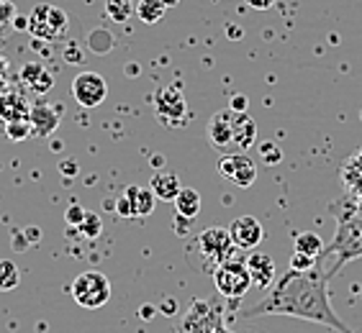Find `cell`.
Segmentation results:
<instances>
[{
  "instance_id": "cb8c5ba5",
  "label": "cell",
  "mask_w": 362,
  "mask_h": 333,
  "mask_svg": "<svg viewBox=\"0 0 362 333\" xmlns=\"http://www.w3.org/2000/svg\"><path fill=\"white\" fill-rule=\"evenodd\" d=\"M134 6H136L134 0H105V13L111 16L113 21L124 23L134 13Z\"/></svg>"
},
{
  "instance_id": "e575fe53",
  "label": "cell",
  "mask_w": 362,
  "mask_h": 333,
  "mask_svg": "<svg viewBox=\"0 0 362 333\" xmlns=\"http://www.w3.org/2000/svg\"><path fill=\"white\" fill-rule=\"evenodd\" d=\"M59 169H62V172H77V164H72V162H70V164H67V162H62V164H59Z\"/></svg>"
},
{
  "instance_id": "8992f818",
  "label": "cell",
  "mask_w": 362,
  "mask_h": 333,
  "mask_svg": "<svg viewBox=\"0 0 362 333\" xmlns=\"http://www.w3.org/2000/svg\"><path fill=\"white\" fill-rule=\"evenodd\" d=\"M67 26H70V21H67V13L62 8L47 6V3L36 6L28 16V31L42 42H59L67 34Z\"/></svg>"
},
{
  "instance_id": "4316f807",
  "label": "cell",
  "mask_w": 362,
  "mask_h": 333,
  "mask_svg": "<svg viewBox=\"0 0 362 333\" xmlns=\"http://www.w3.org/2000/svg\"><path fill=\"white\" fill-rule=\"evenodd\" d=\"M319 267V257H308V254H300V251H293L291 257V270L298 272H311Z\"/></svg>"
},
{
  "instance_id": "484cf974",
  "label": "cell",
  "mask_w": 362,
  "mask_h": 333,
  "mask_svg": "<svg viewBox=\"0 0 362 333\" xmlns=\"http://www.w3.org/2000/svg\"><path fill=\"white\" fill-rule=\"evenodd\" d=\"M77 229H80V234H83V236L95 238V236H100V229H103V223H100V218H98L95 213H85L83 223H80Z\"/></svg>"
},
{
  "instance_id": "8d00e7d4",
  "label": "cell",
  "mask_w": 362,
  "mask_h": 333,
  "mask_svg": "<svg viewBox=\"0 0 362 333\" xmlns=\"http://www.w3.org/2000/svg\"><path fill=\"white\" fill-rule=\"evenodd\" d=\"M64 59H67V62H80V59H83V56L77 54V49H72V52H70V56H64Z\"/></svg>"
},
{
  "instance_id": "f35d334b",
  "label": "cell",
  "mask_w": 362,
  "mask_h": 333,
  "mask_svg": "<svg viewBox=\"0 0 362 333\" xmlns=\"http://www.w3.org/2000/svg\"><path fill=\"white\" fill-rule=\"evenodd\" d=\"M206 333H229V331H226V326H223V323H218V326L209 328V331H206Z\"/></svg>"
},
{
  "instance_id": "83f0119b",
  "label": "cell",
  "mask_w": 362,
  "mask_h": 333,
  "mask_svg": "<svg viewBox=\"0 0 362 333\" xmlns=\"http://www.w3.org/2000/svg\"><path fill=\"white\" fill-rule=\"evenodd\" d=\"M31 131H34V126H31V121H28V119L8 123V136H11L13 141H23Z\"/></svg>"
},
{
  "instance_id": "8fae6325",
  "label": "cell",
  "mask_w": 362,
  "mask_h": 333,
  "mask_svg": "<svg viewBox=\"0 0 362 333\" xmlns=\"http://www.w3.org/2000/svg\"><path fill=\"white\" fill-rule=\"evenodd\" d=\"M206 136H209L211 146L221 154L234 152V111L223 108V111L214 113L206 126Z\"/></svg>"
},
{
  "instance_id": "ffe728a7",
  "label": "cell",
  "mask_w": 362,
  "mask_h": 333,
  "mask_svg": "<svg viewBox=\"0 0 362 333\" xmlns=\"http://www.w3.org/2000/svg\"><path fill=\"white\" fill-rule=\"evenodd\" d=\"M175 205V213L185 215V218H195V215L201 213V195H198V190L193 188H180V193H177V198L173 200Z\"/></svg>"
},
{
  "instance_id": "ab89813d",
  "label": "cell",
  "mask_w": 362,
  "mask_h": 333,
  "mask_svg": "<svg viewBox=\"0 0 362 333\" xmlns=\"http://www.w3.org/2000/svg\"><path fill=\"white\" fill-rule=\"evenodd\" d=\"M152 308H141V315H144V318H149V315H152Z\"/></svg>"
},
{
  "instance_id": "30bf717a",
  "label": "cell",
  "mask_w": 362,
  "mask_h": 333,
  "mask_svg": "<svg viewBox=\"0 0 362 333\" xmlns=\"http://www.w3.org/2000/svg\"><path fill=\"white\" fill-rule=\"evenodd\" d=\"M72 97L83 108H95L108 97V85L98 72H80L72 80Z\"/></svg>"
},
{
  "instance_id": "f1b7e54d",
  "label": "cell",
  "mask_w": 362,
  "mask_h": 333,
  "mask_svg": "<svg viewBox=\"0 0 362 333\" xmlns=\"http://www.w3.org/2000/svg\"><path fill=\"white\" fill-rule=\"evenodd\" d=\"M190 226H193V218H185V215L175 213L173 229H175V234H177V236H188V234H190Z\"/></svg>"
},
{
  "instance_id": "836d02e7",
  "label": "cell",
  "mask_w": 362,
  "mask_h": 333,
  "mask_svg": "<svg viewBox=\"0 0 362 333\" xmlns=\"http://www.w3.org/2000/svg\"><path fill=\"white\" fill-rule=\"evenodd\" d=\"M231 111H247V95H234L229 103Z\"/></svg>"
},
{
  "instance_id": "3957f363",
  "label": "cell",
  "mask_w": 362,
  "mask_h": 333,
  "mask_svg": "<svg viewBox=\"0 0 362 333\" xmlns=\"http://www.w3.org/2000/svg\"><path fill=\"white\" fill-rule=\"evenodd\" d=\"M214 285L226 300H242L252 287L247 259H226L214 270Z\"/></svg>"
},
{
  "instance_id": "d6a6232c",
  "label": "cell",
  "mask_w": 362,
  "mask_h": 333,
  "mask_svg": "<svg viewBox=\"0 0 362 333\" xmlns=\"http://www.w3.org/2000/svg\"><path fill=\"white\" fill-rule=\"evenodd\" d=\"M275 3H278V0H247V6L255 8V11H270Z\"/></svg>"
},
{
  "instance_id": "5b68a950",
  "label": "cell",
  "mask_w": 362,
  "mask_h": 333,
  "mask_svg": "<svg viewBox=\"0 0 362 333\" xmlns=\"http://www.w3.org/2000/svg\"><path fill=\"white\" fill-rule=\"evenodd\" d=\"M154 113H157V121L168 128L188 126V100L182 95L180 85L175 83L154 92Z\"/></svg>"
},
{
  "instance_id": "d590c367",
  "label": "cell",
  "mask_w": 362,
  "mask_h": 333,
  "mask_svg": "<svg viewBox=\"0 0 362 333\" xmlns=\"http://www.w3.org/2000/svg\"><path fill=\"white\" fill-rule=\"evenodd\" d=\"M229 39H234V42H237V39H242V28H234V26H229Z\"/></svg>"
},
{
  "instance_id": "d4e9b609",
  "label": "cell",
  "mask_w": 362,
  "mask_h": 333,
  "mask_svg": "<svg viewBox=\"0 0 362 333\" xmlns=\"http://www.w3.org/2000/svg\"><path fill=\"white\" fill-rule=\"evenodd\" d=\"M257 149H259V162H262V164L275 166L283 162V149H280L278 141H259Z\"/></svg>"
},
{
  "instance_id": "2e32d148",
  "label": "cell",
  "mask_w": 362,
  "mask_h": 333,
  "mask_svg": "<svg viewBox=\"0 0 362 333\" xmlns=\"http://www.w3.org/2000/svg\"><path fill=\"white\" fill-rule=\"evenodd\" d=\"M339 180L344 182L347 193L360 195L362 193V149H357L339 169Z\"/></svg>"
},
{
  "instance_id": "603a6c76",
  "label": "cell",
  "mask_w": 362,
  "mask_h": 333,
  "mask_svg": "<svg viewBox=\"0 0 362 333\" xmlns=\"http://www.w3.org/2000/svg\"><path fill=\"white\" fill-rule=\"evenodd\" d=\"M21 282V274H18V267L11 259H0V292H11L13 287H18Z\"/></svg>"
},
{
  "instance_id": "44dd1931",
  "label": "cell",
  "mask_w": 362,
  "mask_h": 333,
  "mask_svg": "<svg viewBox=\"0 0 362 333\" xmlns=\"http://www.w3.org/2000/svg\"><path fill=\"white\" fill-rule=\"evenodd\" d=\"M168 8H170L168 0H136L134 11H136V16H139L144 23H157L165 18Z\"/></svg>"
},
{
  "instance_id": "74e56055",
  "label": "cell",
  "mask_w": 362,
  "mask_h": 333,
  "mask_svg": "<svg viewBox=\"0 0 362 333\" xmlns=\"http://www.w3.org/2000/svg\"><path fill=\"white\" fill-rule=\"evenodd\" d=\"M165 164V157H162V154H154L152 157V166H162Z\"/></svg>"
},
{
  "instance_id": "9a60e30c",
  "label": "cell",
  "mask_w": 362,
  "mask_h": 333,
  "mask_svg": "<svg viewBox=\"0 0 362 333\" xmlns=\"http://www.w3.org/2000/svg\"><path fill=\"white\" fill-rule=\"evenodd\" d=\"M21 80L36 92V95H44L47 90L54 87V75H52V72L39 62H28L21 70Z\"/></svg>"
},
{
  "instance_id": "ac0fdd59",
  "label": "cell",
  "mask_w": 362,
  "mask_h": 333,
  "mask_svg": "<svg viewBox=\"0 0 362 333\" xmlns=\"http://www.w3.org/2000/svg\"><path fill=\"white\" fill-rule=\"evenodd\" d=\"M28 103L23 100L18 92H6V95H0V121H6V123H13V121H21L28 119Z\"/></svg>"
},
{
  "instance_id": "60d3db41",
  "label": "cell",
  "mask_w": 362,
  "mask_h": 333,
  "mask_svg": "<svg viewBox=\"0 0 362 333\" xmlns=\"http://www.w3.org/2000/svg\"><path fill=\"white\" fill-rule=\"evenodd\" d=\"M177 3H180V0H168V6H177Z\"/></svg>"
},
{
  "instance_id": "7a4b0ae2",
  "label": "cell",
  "mask_w": 362,
  "mask_h": 333,
  "mask_svg": "<svg viewBox=\"0 0 362 333\" xmlns=\"http://www.w3.org/2000/svg\"><path fill=\"white\" fill-rule=\"evenodd\" d=\"M329 213L337 215V234L319 254V267L327 272L329 279H334L344 264L362 257V213L357 210L352 193L332 202Z\"/></svg>"
},
{
  "instance_id": "9c48e42d",
  "label": "cell",
  "mask_w": 362,
  "mask_h": 333,
  "mask_svg": "<svg viewBox=\"0 0 362 333\" xmlns=\"http://www.w3.org/2000/svg\"><path fill=\"white\" fill-rule=\"evenodd\" d=\"M218 174H223L237 188H252L257 180V164L247 157V152H231L221 154L218 159Z\"/></svg>"
},
{
  "instance_id": "4fadbf2b",
  "label": "cell",
  "mask_w": 362,
  "mask_h": 333,
  "mask_svg": "<svg viewBox=\"0 0 362 333\" xmlns=\"http://www.w3.org/2000/svg\"><path fill=\"white\" fill-rule=\"evenodd\" d=\"M247 270H250L252 287L267 290L275 282V262L267 254H262V251H255V254L247 257Z\"/></svg>"
},
{
  "instance_id": "1f68e13d",
  "label": "cell",
  "mask_w": 362,
  "mask_h": 333,
  "mask_svg": "<svg viewBox=\"0 0 362 333\" xmlns=\"http://www.w3.org/2000/svg\"><path fill=\"white\" fill-rule=\"evenodd\" d=\"M177 308H180V305H177V300H175V298H165V300H162L160 310L165 313V315H175V313H177Z\"/></svg>"
},
{
  "instance_id": "277c9868",
  "label": "cell",
  "mask_w": 362,
  "mask_h": 333,
  "mask_svg": "<svg viewBox=\"0 0 362 333\" xmlns=\"http://www.w3.org/2000/svg\"><path fill=\"white\" fill-rule=\"evenodd\" d=\"M70 292L80 308L95 310V308H103L111 300V282H108V277H105L103 272L90 270L77 274L75 282L70 285Z\"/></svg>"
},
{
  "instance_id": "7c38bea8",
  "label": "cell",
  "mask_w": 362,
  "mask_h": 333,
  "mask_svg": "<svg viewBox=\"0 0 362 333\" xmlns=\"http://www.w3.org/2000/svg\"><path fill=\"white\" fill-rule=\"evenodd\" d=\"M229 234H231L234 246L244 251L257 249L259 241L265 238V229H262V223H259L255 215H239V218H234L229 226Z\"/></svg>"
},
{
  "instance_id": "f546056e",
  "label": "cell",
  "mask_w": 362,
  "mask_h": 333,
  "mask_svg": "<svg viewBox=\"0 0 362 333\" xmlns=\"http://www.w3.org/2000/svg\"><path fill=\"white\" fill-rule=\"evenodd\" d=\"M85 213H88V210H85L83 205H70L67 213H64V221L70 223V226H80L83 218H85Z\"/></svg>"
},
{
  "instance_id": "ba28073f",
  "label": "cell",
  "mask_w": 362,
  "mask_h": 333,
  "mask_svg": "<svg viewBox=\"0 0 362 333\" xmlns=\"http://www.w3.org/2000/svg\"><path fill=\"white\" fill-rule=\"evenodd\" d=\"M195 246L201 251L203 259H209L211 264H221L226 259L234 257V241H231L229 229H218V226H211L203 234H198L195 238Z\"/></svg>"
},
{
  "instance_id": "7402d4cb",
  "label": "cell",
  "mask_w": 362,
  "mask_h": 333,
  "mask_svg": "<svg viewBox=\"0 0 362 333\" xmlns=\"http://www.w3.org/2000/svg\"><path fill=\"white\" fill-rule=\"evenodd\" d=\"M296 251L308 254V257H319L321 251H324V241H321V236L314 234V231H303V234L296 236Z\"/></svg>"
},
{
  "instance_id": "6da1fadb",
  "label": "cell",
  "mask_w": 362,
  "mask_h": 333,
  "mask_svg": "<svg viewBox=\"0 0 362 333\" xmlns=\"http://www.w3.org/2000/svg\"><path fill=\"white\" fill-rule=\"evenodd\" d=\"M257 315H288V318L311 320L332 331L352 333L329 303V277L321 267L311 272L288 270L275 285L267 287L265 298L242 310V318L247 320Z\"/></svg>"
},
{
  "instance_id": "d6986e66",
  "label": "cell",
  "mask_w": 362,
  "mask_h": 333,
  "mask_svg": "<svg viewBox=\"0 0 362 333\" xmlns=\"http://www.w3.org/2000/svg\"><path fill=\"white\" fill-rule=\"evenodd\" d=\"M126 198L132 200V208H134V218H144V215H152L154 205H157V195L152 193V188H126Z\"/></svg>"
},
{
  "instance_id": "4dcf8cb0",
  "label": "cell",
  "mask_w": 362,
  "mask_h": 333,
  "mask_svg": "<svg viewBox=\"0 0 362 333\" xmlns=\"http://www.w3.org/2000/svg\"><path fill=\"white\" fill-rule=\"evenodd\" d=\"M116 213H119L121 218H134L132 200H129V198H126V195H121L119 200H116Z\"/></svg>"
},
{
  "instance_id": "e0dca14e",
  "label": "cell",
  "mask_w": 362,
  "mask_h": 333,
  "mask_svg": "<svg viewBox=\"0 0 362 333\" xmlns=\"http://www.w3.org/2000/svg\"><path fill=\"white\" fill-rule=\"evenodd\" d=\"M152 193L157 195V200L162 202H173L180 193V177L175 172H157L149 182Z\"/></svg>"
},
{
  "instance_id": "52a82bcc",
  "label": "cell",
  "mask_w": 362,
  "mask_h": 333,
  "mask_svg": "<svg viewBox=\"0 0 362 333\" xmlns=\"http://www.w3.org/2000/svg\"><path fill=\"white\" fill-rule=\"evenodd\" d=\"M221 323V305L211 300H193L190 310L182 315V320L175 323V333H206L209 328Z\"/></svg>"
},
{
  "instance_id": "5bb4252c",
  "label": "cell",
  "mask_w": 362,
  "mask_h": 333,
  "mask_svg": "<svg viewBox=\"0 0 362 333\" xmlns=\"http://www.w3.org/2000/svg\"><path fill=\"white\" fill-rule=\"evenodd\" d=\"M28 121L34 126L36 136H49L59 126V111L49 103H36L31 111H28Z\"/></svg>"
}]
</instances>
